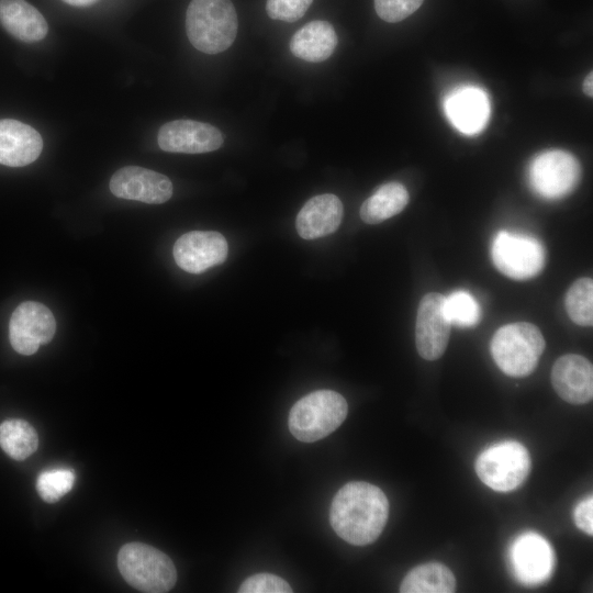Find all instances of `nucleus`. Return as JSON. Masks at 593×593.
Instances as JSON below:
<instances>
[{
  "label": "nucleus",
  "instance_id": "obj_13",
  "mask_svg": "<svg viewBox=\"0 0 593 593\" xmlns=\"http://www.w3.org/2000/svg\"><path fill=\"white\" fill-rule=\"evenodd\" d=\"M157 142L165 152L201 154L219 149L224 138L220 130L209 123L175 120L159 128Z\"/></svg>",
  "mask_w": 593,
  "mask_h": 593
},
{
  "label": "nucleus",
  "instance_id": "obj_21",
  "mask_svg": "<svg viewBox=\"0 0 593 593\" xmlns=\"http://www.w3.org/2000/svg\"><path fill=\"white\" fill-rule=\"evenodd\" d=\"M409 200V192L402 183H384L363 201L360 217L367 224H379L402 212Z\"/></svg>",
  "mask_w": 593,
  "mask_h": 593
},
{
  "label": "nucleus",
  "instance_id": "obj_6",
  "mask_svg": "<svg viewBox=\"0 0 593 593\" xmlns=\"http://www.w3.org/2000/svg\"><path fill=\"white\" fill-rule=\"evenodd\" d=\"M479 479L497 492L517 489L530 470L528 450L521 443L505 440L483 450L475 460Z\"/></svg>",
  "mask_w": 593,
  "mask_h": 593
},
{
  "label": "nucleus",
  "instance_id": "obj_3",
  "mask_svg": "<svg viewBox=\"0 0 593 593\" xmlns=\"http://www.w3.org/2000/svg\"><path fill=\"white\" fill-rule=\"evenodd\" d=\"M348 404L333 390H317L298 400L290 410L288 425L299 440L313 443L336 430L345 421Z\"/></svg>",
  "mask_w": 593,
  "mask_h": 593
},
{
  "label": "nucleus",
  "instance_id": "obj_4",
  "mask_svg": "<svg viewBox=\"0 0 593 593\" xmlns=\"http://www.w3.org/2000/svg\"><path fill=\"white\" fill-rule=\"evenodd\" d=\"M546 343L540 329L528 322L500 327L491 339V355L507 376L526 377L537 367Z\"/></svg>",
  "mask_w": 593,
  "mask_h": 593
},
{
  "label": "nucleus",
  "instance_id": "obj_32",
  "mask_svg": "<svg viewBox=\"0 0 593 593\" xmlns=\"http://www.w3.org/2000/svg\"><path fill=\"white\" fill-rule=\"evenodd\" d=\"M64 2L74 7H88L93 4L97 0H63Z\"/></svg>",
  "mask_w": 593,
  "mask_h": 593
},
{
  "label": "nucleus",
  "instance_id": "obj_25",
  "mask_svg": "<svg viewBox=\"0 0 593 593\" xmlns=\"http://www.w3.org/2000/svg\"><path fill=\"white\" fill-rule=\"evenodd\" d=\"M444 306L450 324L459 327L474 326L481 318L479 303L465 290H457L445 296Z\"/></svg>",
  "mask_w": 593,
  "mask_h": 593
},
{
  "label": "nucleus",
  "instance_id": "obj_9",
  "mask_svg": "<svg viewBox=\"0 0 593 593\" xmlns=\"http://www.w3.org/2000/svg\"><path fill=\"white\" fill-rule=\"evenodd\" d=\"M56 322L52 311L35 301L21 303L12 313L9 338L13 349L24 356L33 355L41 345L54 337Z\"/></svg>",
  "mask_w": 593,
  "mask_h": 593
},
{
  "label": "nucleus",
  "instance_id": "obj_30",
  "mask_svg": "<svg viewBox=\"0 0 593 593\" xmlns=\"http://www.w3.org/2000/svg\"><path fill=\"white\" fill-rule=\"evenodd\" d=\"M578 528L588 535L593 534V499L592 495L579 502L573 512Z\"/></svg>",
  "mask_w": 593,
  "mask_h": 593
},
{
  "label": "nucleus",
  "instance_id": "obj_27",
  "mask_svg": "<svg viewBox=\"0 0 593 593\" xmlns=\"http://www.w3.org/2000/svg\"><path fill=\"white\" fill-rule=\"evenodd\" d=\"M239 593H290V584L272 573H256L243 581Z\"/></svg>",
  "mask_w": 593,
  "mask_h": 593
},
{
  "label": "nucleus",
  "instance_id": "obj_20",
  "mask_svg": "<svg viewBox=\"0 0 593 593\" xmlns=\"http://www.w3.org/2000/svg\"><path fill=\"white\" fill-rule=\"evenodd\" d=\"M337 34L327 21H311L298 30L290 41L291 53L305 61L321 63L335 51Z\"/></svg>",
  "mask_w": 593,
  "mask_h": 593
},
{
  "label": "nucleus",
  "instance_id": "obj_15",
  "mask_svg": "<svg viewBox=\"0 0 593 593\" xmlns=\"http://www.w3.org/2000/svg\"><path fill=\"white\" fill-rule=\"evenodd\" d=\"M551 383L566 402L584 404L593 398V367L583 356H561L551 369Z\"/></svg>",
  "mask_w": 593,
  "mask_h": 593
},
{
  "label": "nucleus",
  "instance_id": "obj_17",
  "mask_svg": "<svg viewBox=\"0 0 593 593\" xmlns=\"http://www.w3.org/2000/svg\"><path fill=\"white\" fill-rule=\"evenodd\" d=\"M445 109L449 121L465 134L480 132L490 116L488 96L477 87L454 90L446 98Z\"/></svg>",
  "mask_w": 593,
  "mask_h": 593
},
{
  "label": "nucleus",
  "instance_id": "obj_5",
  "mask_svg": "<svg viewBox=\"0 0 593 593\" xmlns=\"http://www.w3.org/2000/svg\"><path fill=\"white\" fill-rule=\"evenodd\" d=\"M118 567L124 580L138 591L165 593L177 581L172 560L163 551L142 542H128L118 553Z\"/></svg>",
  "mask_w": 593,
  "mask_h": 593
},
{
  "label": "nucleus",
  "instance_id": "obj_2",
  "mask_svg": "<svg viewBox=\"0 0 593 593\" xmlns=\"http://www.w3.org/2000/svg\"><path fill=\"white\" fill-rule=\"evenodd\" d=\"M238 21L231 0H191L186 14L190 43L205 54H219L235 41Z\"/></svg>",
  "mask_w": 593,
  "mask_h": 593
},
{
  "label": "nucleus",
  "instance_id": "obj_16",
  "mask_svg": "<svg viewBox=\"0 0 593 593\" xmlns=\"http://www.w3.org/2000/svg\"><path fill=\"white\" fill-rule=\"evenodd\" d=\"M43 148L40 133L16 120H0V164L26 166L37 159Z\"/></svg>",
  "mask_w": 593,
  "mask_h": 593
},
{
  "label": "nucleus",
  "instance_id": "obj_31",
  "mask_svg": "<svg viewBox=\"0 0 593 593\" xmlns=\"http://www.w3.org/2000/svg\"><path fill=\"white\" fill-rule=\"evenodd\" d=\"M592 87H593V74L591 71V72H589L586 75V77H585V79L583 81V85H582L583 92L590 98H592V96H593Z\"/></svg>",
  "mask_w": 593,
  "mask_h": 593
},
{
  "label": "nucleus",
  "instance_id": "obj_29",
  "mask_svg": "<svg viewBox=\"0 0 593 593\" xmlns=\"http://www.w3.org/2000/svg\"><path fill=\"white\" fill-rule=\"evenodd\" d=\"M424 0H374V9L380 19L389 23L400 22L413 14Z\"/></svg>",
  "mask_w": 593,
  "mask_h": 593
},
{
  "label": "nucleus",
  "instance_id": "obj_18",
  "mask_svg": "<svg viewBox=\"0 0 593 593\" xmlns=\"http://www.w3.org/2000/svg\"><path fill=\"white\" fill-rule=\"evenodd\" d=\"M343 203L332 193L311 198L296 215L295 226L304 239H315L334 233L343 220Z\"/></svg>",
  "mask_w": 593,
  "mask_h": 593
},
{
  "label": "nucleus",
  "instance_id": "obj_1",
  "mask_svg": "<svg viewBox=\"0 0 593 593\" xmlns=\"http://www.w3.org/2000/svg\"><path fill=\"white\" fill-rule=\"evenodd\" d=\"M389 515V501L384 492L368 482L354 481L335 494L329 522L334 532L345 541L369 545L382 533Z\"/></svg>",
  "mask_w": 593,
  "mask_h": 593
},
{
  "label": "nucleus",
  "instance_id": "obj_23",
  "mask_svg": "<svg viewBox=\"0 0 593 593\" xmlns=\"http://www.w3.org/2000/svg\"><path fill=\"white\" fill-rule=\"evenodd\" d=\"M37 446V433L26 421L11 418L0 424V447L12 459H26Z\"/></svg>",
  "mask_w": 593,
  "mask_h": 593
},
{
  "label": "nucleus",
  "instance_id": "obj_22",
  "mask_svg": "<svg viewBox=\"0 0 593 593\" xmlns=\"http://www.w3.org/2000/svg\"><path fill=\"white\" fill-rule=\"evenodd\" d=\"M456 580L452 572L444 564L429 562L412 569L400 585L402 593H451Z\"/></svg>",
  "mask_w": 593,
  "mask_h": 593
},
{
  "label": "nucleus",
  "instance_id": "obj_26",
  "mask_svg": "<svg viewBox=\"0 0 593 593\" xmlns=\"http://www.w3.org/2000/svg\"><path fill=\"white\" fill-rule=\"evenodd\" d=\"M76 474L69 468H53L41 472L36 480V490L43 501L57 502L74 486Z\"/></svg>",
  "mask_w": 593,
  "mask_h": 593
},
{
  "label": "nucleus",
  "instance_id": "obj_12",
  "mask_svg": "<svg viewBox=\"0 0 593 593\" xmlns=\"http://www.w3.org/2000/svg\"><path fill=\"white\" fill-rule=\"evenodd\" d=\"M227 251L225 237L214 231L186 233L176 240L172 248L176 264L190 273H201L223 264Z\"/></svg>",
  "mask_w": 593,
  "mask_h": 593
},
{
  "label": "nucleus",
  "instance_id": "obj_24",
  "mask_svg": "<svg viewBox=\"0 0 593 593\" xmlns=\"http://www.w3.org/2000/svg\"><path fill=\"white\" fill-rule=\"evenodd\" d=\"M564 305L570 320L581 326L593 323V281L580 278L569 288Z\"/></svg>",
  "mask_w": 593,
  "mask_h": 593
},
{
  "label": "nucleus",
  "instance_id": "obj_7",
  "mask_svg": "<svg viewBox=\"0 0 593 593\" xmlns=\"http://www.w3.org/2000/svg\"><path fill=\"white\" fill-rule=\"evenodd\" d=\"M491 258L495 268L506 277L526 280L540 273L546 251L533 236L500 231L491 244Z\"/></svg>",
  "mask_w": 593,
  "mask_h": 593
},
{
  "label": "nucleus",
  "instance_id": "obj_8",
  "mask_svg": "<svg viewBox=\"0 0 593 593\" xmlns=\"http://www.w3.org/2000/svg\"><path fill=\"white\" fill-rule=\"evenodd\" d=\"M581 166L570 153L550 149L537 155L528 167L532 189L548 200L570 194L579 184Z\"/></svg>",
  "mask_w": 593,
  "mask_h": 593
},
{
  "label": "nucleus",
  "instance_id": "obj_14",
  "mask_svg": "<svg viewBox=\"0 0 593 593\" xmlns=\"http://www.w3.org/2000/svg\"><path fill=\"white\" fill-rule=\"evenodd\" d=\"M109 187L118 198L149 204L165 203L172 195V183L168 177L138 166H126L115 171Z\"/></svg>",
  "mask_w": 593,
  "mask_h": 593
},
{
  "label": "nucleus",
  "instance_id": "obj_19",
  "mask_svg": "<svg viewBox=\"0 0 593 593\" xmlns=\"http://www.w3.org/2000/svg\"><path fill=\"white\" fill-rule=\"evenodd\" d=\"M0 22L12 36L25 43L38 42L48 32L45 18L25 0H0Z\"/></svg>",
  "mask_w": 593,
  "mask_h": 593
},
{
  "label": "nucleus",
  "instance_id": "obj_11",
  "mask_svg": "<svg viewBox=\"0 0 593 593\" xmlns=\"http://www.w3.org/2000/svg\"><path fill=\"white\" fill-rule=\"evenodd\" d=\"M510 560L515 577L528 585L545 582L555 568L551 545L533 532L524 533L514 540L510 549Z\"/></svg>",
  "mask_w": 593,
  "mask_h": 593
},
{
  "label": "nucleus",
  "instance_id": "obj_10",
  "mask_svg": "<svg viewBox=\"0 0 593 593\" xmlns=\"http://www.w3.org/2000/svg\"><path fill=\"white\" fill-rule=\"evenodd\" d=\"M445 296L430 292L418 305L415 324V344L419 356L436 360L445 353L450 335V322L445 312Z\"/></svg>",
  "mask_w": 593,
  "mask_h": 593
},
{
  "label": "nucleus",
  "instance_id": "obj_28",
  "mask_svg": "<svg viewBox=\"0 0 593 593\" xmlns=\"http://www.w3.org/2000/svg\"><path fill=\"white\" fill-rule=\"evenodd\" d=\"M313 0H267L266 12L272 20L295 22L301 19Z\"/></svg>",
  "mask_w": 593,
  "mask_h": 593
}]
</instances>
